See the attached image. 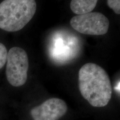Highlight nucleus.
<instances>
[{"label": "nucleus", "mask_w": 120, "mask_h": 120, "mask_svg": "<svg viewBox=\"0 0 120 120\" xmlns=\"http://www.w3.org/2000/svg\"><path fill=\"white\" fill-rule=\"evenodd\" d=\"M81 94L91 106H106L112 97V87L109 75L98 64L87 63L79 72Z\"/></svg>", "instance_id": "obj_1"}, {"label": "nucleus", "mask_w": 120, "mask_h": 120, "mask_svg": "<svg viewBox=\"0 0 120 120\" xmlns=\"http://www.w3.org/2000/svg\"><path fill=\"white\" fill-rule=\"evenodd\" d=\"M36 9L35 0H4L0 4V28L19 31L32 19Z\"/></svg>", "instance_id": "obj_2"}, {"label": "nucleus", "mask_w": 120, "mask_h": 120, "mask_svg": "<svg viewBox=\"0 0 120 120\" xmlns=\"http://www.w3.org/2000/svg\"><path fill=\"white\" fill-rule=\"evenodd\" d=\"M6 76L10 85L19 87L26 83L29 67L26 52L22 48L13 47L10 49L7 56Z\"/></svg>", "instance_id": "obj_3"}, {"label": "nucleus", "mask_w": 120, "mask_h": 120, "mask_svg": "<svg viewBox=\"0 0 120 120\" xmlns=\"http://www.w3.org/2000/svg\"><path fill=\"white\" fill-rule=\"evenodd\" d=\"M70 25L81 34L103 35L108 32L109 22L107 17L100 12H89L72 18Z\"/></svg>", "instance_id": "obj_4"}, {"label": "nucleus", "mask_w": 120, "mask_h": 120, "mask_svg": "<svg viewBox=\"0 0 120 120\" xmlns=\"http://www.w3.org/2000/svg\"><path fill=\"white\" fill-rule=\"evenodd\" d=\"M66 103L58 98H51L45 101L31 111L34 120H58L67 111Z\"/></svg>", "instance_id": "obj_5"}, {"label": "nucleus", "mask_w": 120, "mask_h": 120, "mask_svg": "<svg viewBox=\"0 0 120 120\" xmlns=\"http://www.w3.org/2000/svg\"><path fill=\"white\" fill-rule=\"evenodd\" d=\"M98 0H72L70 8L77 15L91 12L95 8Z\"/></svg>", "instance_id": "obj_6"}, {"label": "nucleus", "mask_w": 120, "mask_h": 120, "mask_svg": "<svg viewBox=\"0 0 120 120\" xmlns=\"http://www.w3.org/2000/svg\"><path fill=\"white\" fill-rule=\"evenodd\" d=\"M7 53L5 46L2 43H0V69L4 66L6 62Z\"/></svg>", "instance_id": "obj_7"}, {"label": "nucleus", "mask_w": 120, "mask_h": 120, "mask_svg": "<svg viewBox=\"0 0 120 120\" xmlns=\"http://www.w3.org/2000/svg\"><path fill=\"white\" fill-rule=\"evenodd\" d=\"M107 4L115 13L120 14V0H107Z\"/></svg>", "instance_id": "obj_8"}]
</instances>
